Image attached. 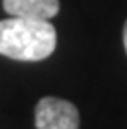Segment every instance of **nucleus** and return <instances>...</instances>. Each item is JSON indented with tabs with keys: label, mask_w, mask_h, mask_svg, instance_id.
<instances>
[{
	"label": "nucleus",
	"mask_w": 127,
	"mask_h": 129,
	"mask_svg": "<svg viewBox=\"0 0 127 129\" xmlns=\"http://www.w3.org/2000/svg\"><path fill=\"white\" fill-rule=\"evenodd\" d=\"M57 32L49 21L12 17L0 21V55L15 61H42L55 51Z\"/></svg>",
	"instance_id": "nucleus-1"
},
{
	"label": "nucleus",
	"mask_w": 127,
	"mask_h": 129,
	"mask_svg": "<svg viewBox=\"0 0 127 129\" xmlns=\"http://www.w3.org/2000/svg\"><path fill=\"white\" fill-rule=\"evenodd\" d=\"M36 129H78L80 116L78 108L70 101L44 97L40 99L34 110Z\"/></svg>",
	"instance_id": "nucleus-2"
},
{
	"label": "nucleus",
	"mask_w": 127,
	"mask_h": 129,
	"mask_svg": "<svg viewBox=\"0 0 127 129\" xmlns=\"http://www.w3.org/2000/svg\"><path fill=\"white\" fill-rule=\"evenodd\" d=\"M4 10L12 17L49 21L59 12V0H2Z\"/></svg>",
	"instance_id": "nucleus-3"
},
{
	"label": "nucleus",
	"mask_w": 127,
	"mask_h": 129,
	"mask_svg": "<svg viewBox=\"0 0 127 129\" xmlns=\"http://www.w3.org/2000/svg\"><path fill=\"white\" fill-rule=\"evenodd\" d=\"M123 48H125V53H127V21L123 25Z\"/></svg>",
	"instance_id": "nucleus-4"
}]
</instances>
